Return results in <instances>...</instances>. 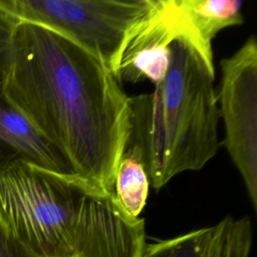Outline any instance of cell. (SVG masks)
Masks as SVG:
<instances>
[{
  "label": "cell",
  "instance_id": "12",
  "mask_svg": "<svg viewBox=\"0 0 257 257\" xmlns=\"http://www.w3.org/2000/svg\"><path fill=\"white\" fill-rule=\"evenodd\" d=\"M20 22L13 14L0 5V84L6 76L15 28Z\"/></svg>",
  "mask_w": 257,
  "mask_h": 257
},
{
  "label": "cell",
  "instance_id": "4",
  "mask_svg": "<svg viewBox=\"0 0 257 257\" xmlns=\"http://www.w3.org/2000/svg\"><path fill=\"white\" fill-rule=\"evenodd\" d=\"M152 4L153 0H0L20 21L65 34L110 70L130 28Z\"/></svg>",
  "mask_w": 257,
  "mask_h": 257
},
{
  "label": "cell",
  "instance_id": "2",
  "mask_svg": "<svg viewBox=\"0 0 257 257\" xmlns=\"http://www.w3.org/2000/svg\"><path fill=\"white\" fill-rule=\"evenodd\" d=\"M0 223L40 257H140L145 220L74 174L17 162L0 174Z\"/></svg>",
  "mask_w": 257,
  "mask_h": 257
},
{
  "label": "cell",
  "instance_id": "13",
  "mask_svg": "<svg viewBox=\"0 0 257 257\" xmlns=\"http://www.w3.org/2000/svg\"><path fill=\"white\" fill-rule=\"evenodd\" d=\"M0 257H40L15 239L0 223Z\"/></svg>",
  "mask_w": 257,
  "mask_h": 257
},
{
  "label": "cell",
  "instance_id": "5",
  "mask_svg": "<svg viewBox=\"0 0 257 257\" xmlns=\"http://www.w3.org/2000/svg\"><path fill=\"white\" fill-rule=\"evenodd\" d=\"M217 92L225 146L257 210V42L249 37L231 56L220 61Z\"/></svg>",
  "mask_w": 257,
  "mask_h": 257
},
{
  "label": "cell",
  "instance_id": "11",
  "mask_svg": "<svg viewBox=\"0 0 257 257\" xmlns=\"http://www.w3.org/2000/svg\"><path fill=\"white\" fill-rule=\"evenodd\" d=\"M211 236L212 226L146 244L140 257H206Z\"/></svg>",
  "mask_w": 257,
  "mask_h": 257
},
{
  "label": "cell",
  "instance_id": "7",
  "mask_svg": "<svg viewBox=\"0 0 257 257\" xmlns=\"http://www.w3.org/2000/svg\"><path fill=\"white\" fill-rule=\"evenodd\" d=\"M165 5L177 37L187 41L211 68L215 36L244 22L243 2L239 0H165Z\"/></svg>",
  "mask_w": 257,
  "mask_h": 257
},
{
  "label": "cell",
  "instance_id": "6",
  "mask_svg": "<svg viewBox=\"0 0 257 257\" xmlns=\"http://www.w3.org/2000/svg\"><path fill=\"white\" fill-rule=\"evenodd\" d=\"M177 32L165 0H153L150 10L126 33L111 72L120 83L165 78L171 61V44Z\"/></svg>",
  "mask_w": 257,
  "mask_h": 257
},
{
  "label": "cell",
  "instance_id": "3",
  "mask_svg": "<svg viewBox=\"0 0 257 257\" xmlns=\"http://www.w3.org/2000/svg\"><path fill=\"white\" fill-rule=\"evenodd\" d=\"M215 69L184 39L171 44L162 82L150 93L128 96L131 134L150 185L159 190L186 171H200L219 151L220 113Z\"/></svg>",
  "mask_w": 257,
  "mask_h": 257
},
{
  "label": "cell",
  "instance_id": "9",
  "mask_svg": "<svg viewBox=\"0 0 257 257\" xmlns=\"http://www.w3.org/2000/svg\"><path fill=\"white\" fill-rule=\"evenodd\" d=\"M150 181L138 151L126 147L118 164L112 193L121 208L138 218L146 206Z\"/></svg>",
  "mask_w": 257,
  "mask_h": 257
},
{
  "label": "cell",
  "instance_id": "8",
  "mask_svg": "<svg viewBox=\"0 0 257 257\" xmlns=\"http://www.w3.org/2000/svg\"><path fill=\"white\" fill-rule=\"evenodd\" d=\"M17 162L73 174L58 150L9 101L0 84V174Z\"/></svg>",
  "mask_w": 257,
  "mask_h": 257
},
{
  "label": "cell",
  "instance_id": "10",
  "mask_svg": "<svg viewBox=\"0 0 257 257\" xmlns=\"http://www.w3.org/2000/svg\"><path fill=\"white\" fill-rule=\"evenodd\" d=\"M252 223L249 217L227 216L212 226L206 257H249Z\"/></svg>",
  "mask_w": 257,
  "mask_h": 257
},
{
  "label": "cell",
  "instance_id": "1",
  "mask_svg": "<svg viewBox=\"0 0 257 257\" xmlns=\"http://www.w3.org/2000/svg\"><path fill=\"white\" fill-rule=\"evenodd\" d=\"M3 91L73 174L112 192L131 110L121 84L99 58L61 32L20 21Z\"/></svg>",
  "mask_w": 257,
  "mask_h": 257
}]
</instances>
